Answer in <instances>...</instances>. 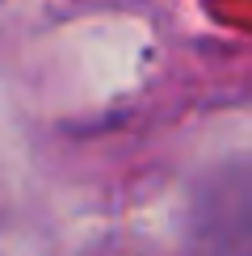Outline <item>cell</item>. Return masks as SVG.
Returning <instances> with one entry per match:
<instances>
[{
	"label": "cell",
	"instance_id": "6da1fadb",
	"mask_svg": "<svg viewBox=\"0 0 252 256\" xmlns=\"http://www.w3.org/2000/svg\"><path fill=\"white\" fill-rule=\"evenodd\" d=\"M202 244L210 256H252V168L231 176L206 206Z\"/></svg>",
	"mask_w": 252,
	"mask_h": 256
}]
</instances>
